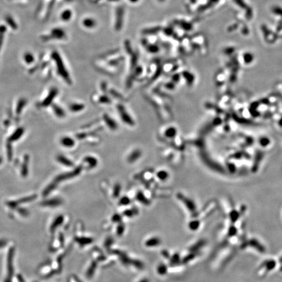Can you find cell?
<instances>
[{
    "label": "cell",
    "instance_id": "6da1fadb",
    "mask_svg": "<svg viewBox=\"0 0 282 282\" xmlns=\"http://www.w3.org/2000/svg\"><path fill=\"white\" fill-rule=\"evenodd\" d=\"M82 171V167H78L77 168H76L74 171H72L71 172H69L68 173H65V174H61V175L58 176L56 179L54 181V183L56 184V183H58L59 182H61L62 180H68V179L72 178L75 176H77V175L80 173Z\"/></svg>",
    "mask_w": 282,
    "mask_h": 282
},
{
    "label": "cell",
    "instance_id": "7a4b0ae2",
    "mask_svg": "<svg viewBox=\"0 0 282 282\" xmlns=\"http://www.w3.org/2000/svg\"><path fill=\"white\" fill-rule=\"evenodd\" d=\"M118 110L120 113V114L121 116V118H122V120L125 123H126L127 124L129 125H134V122L131 117L129 115V114L127 113V111L125 110L124 107L122 105H118Z\"/></svg>",
    "mask_w": 282,
    "mask_h": 282
},
{
    "label": "cell",
    "instance_id": "3957f363",
    "mask_svg": "<svg viewBox=\"0 0 282 282\" xmlns=\"http://www.w3.org/2000/svg\"><path fill=\"white\" fill-rule=\"evenodd\" d=\"M61 143L63 146L67 148H72L75 145V141L72 138L65 137L61 139Z\"/></svg>",
    "mask_w": 282,
    "mask_h": 282
},
{
    "label": "cell",
    "instance_id": "277c9868",
    "mask_svg": "<svg viewBox=\"0 0 282 282\" xmlns=\"http://www.w3.org/2000/svg\"><path fill=\"white\" fill-rule=\"evenodd\" d=\"M103 118H104V120L105 121L106 125H108V127L110 129H113V130H114V129H116V128H117V127H118L117 124H116V122H114V121L113 119H112L111 118H110L109 116H107L106 114H105L103 116Z\"/></svg>",
    "mask_w": 282,
    "mask_h": 282
},
{
    "label": "cell",
    "instance_id": "5b68a950",
    "mask_svg": "<svg viewBox=\"0 0 282 282\" xmlns=\"http://www.w3.org/2000/svg\"><path fill=\"white\" fill-rule=\"evenodd\" d=\"M84 162L88 165L89 168L95 167L97 165V160L96 158L92 156H87L84 159Z\"/></svg>",
    "mask_w": 282,
    "mask_h": 282
},
{
    "label": "cell",
    "instance_id": "8992f818",
    "mask_svg": "<svg viewBox=\"0 0 282 282\" xmlns=\"http://www.w3.org/2000/svg\"><path fill=\"white\" fill-rule=\"evenodd\" d=\"M56 94H57V90L56 89H52V90L51 91V92L49 93V96H48V97L46 98V99L44 100L43 103V106H48L50 105L54 98L55 97V96H56Z\"/></svg>",
    "mask_w": 282,
    "mask_h": 282
},
{
    "label": "cell",
    "instance_id": "52a82bcc",
    "mask_svg": "<svg viewBox=\"0 0 282 282\" xmlns=\"http://www.w3.org/2000/svg\"><path fill=\"white\" fill-rule=\"evenodd\" d=\"M57 160L59 162V163L64 165H65V166L71 167L73 165V162L68 158H67L64 155H59L57 158Z\"/></svg>",
    "mask_w": 282,
    "mask_h": 282
},
{
    "label": "cell",
    "instance_id": "ba28073f",
    "mask_svg": "<svg viewBox=\"0 0 282 282\" xmlns=\"http://www.w3.org/2000/svg\"><path fill=\"white\" fill-rule=\"evenodd\" d=\"M141 155V151L138 150H136L135 151H133V152L129 155V158L127 159L128 162L129 163H133L134 162H135L136 160H137L138 158H140V156Z\"/></svg>",
    "mask_w": 282,
    "mask_h": 282
},
{
    "label": "cell",
    "instance_id": "9c48e42d",
    "mask_svg": "<svg viewBox=\"0 0 282 282\" xmlns=\"http://www.w3.org/2000/svg\"><path fill=\"white\" fill-rule=\"evenodd\" d=\"M69 109L71 111L74 112V113H77V112H80L82 110L84 109V105L82 104L75 103L69 106Z\"/></svg>",
    "mask_w": 282,
    "mask_h": 282
},
{
    "label": "cell",
    "instance_id": "30bf717a",
    "mask_svg": "<svg viewBox=\"0 0 282 282\" xmlns=\"http://www.w3.org/2000/svg\"><path fill=\"white\" fill-rule=\"evenodd\" d=\"M53 109H54V113H55V114H56L57 116H58V117H60V118L64 117L65 114V112L64 111V110H63L61 108H60V106H58L57 105H54L53 106Z\"/></svg>",
    "mask_w": 282,
    "mask_h": 282
},
{
    "label": "cell",
    "instance_id": "8fae6325",
    "mask_svg": "<svg viewBox=\"0 0 282 282\" xmlns=\"http://www.w3.org/2000/svg\"><path fill=\"white\" fill-rule=\"evenodd\" d=\"M23 133V129H19V130H18L14 135H13L12 136V138H11V139L12 140H16V139H18V138H19L21 135H22V134Z\"/></svg>",
    "mask_w": 282,
    "mask_h": 282
},
{
    "label": "cell",
    "instance_id": "7c38bea8",
    "mask_svg": "<svg viewBox=\"0 0 282 282\" xmlns=\"http://www.w3.org/2000/svg\"><path fill=\"white\" fill-rule=\"evenodd\" d=\"M157 176L160 179V180H163L167 177V174L165 171H159L157 174Z\"/></svg>",
    "mask_w": 282,
    "mask_h": 282
},
{
    "label": "cell",
    "instance_id": "4fadbf2b",
    "mask_svg": "<svg viewBox=\"0 0 282 282\" xmlns=\"http://www.w3.org/2000/svg\"><path fill=\"white\" fill-rule=\"evenodd\" d=\"M99 102L102 103H109L110 102V100L107 97L103 96L100 98Z\"/></svg>",
    "mask_w": 282,
    "mask_h": 282
},
{
    "label": "cell",
    "instance_id": "5bb4252c",
    "mask_svg": "<svg viewBox=\"0 0 282 282\" xmlns=\"http://www.w3.org/2000/svg\"><path fill=\"white\" fill-rule=\"evenodd\" d=\"M25 104V101H21V104H20V103L19 104V106H18L17 107V113H19V112L20 110L22 109V106H23Z\"/></svg>",
    "mask_w": 282,
    "mask_h": 282
},
{
    "label": "cell",
    "instance_id": "9a60e30c",
    "mask_svg": "<svg viewBox=\"0 0 282 282\" xmlns=\"http://www.w3.org/2000/svg\"><path fill=\"white\" fill-rule=\"evenodd\" d=\"M120 191V185H116L115 187V191H114V194H118V193Z\"/></svg>",
    "mask_w": 282,
    "mask_h": 282
},
{
    "label": "cell",
    "instance_id": "2e32d148",
    "mask_svg": "<svg viewBox=\"0 0 282 282\" xmlns=\"http://www.w3.org/2000/svg\"><path fill=\"white\" fill-rule=\"evenodd\" d=\"M0 163H1V158H0Z\"/></svg>",
    "mask_w": 282,
    "mask_h": 282
}]
</instances>
